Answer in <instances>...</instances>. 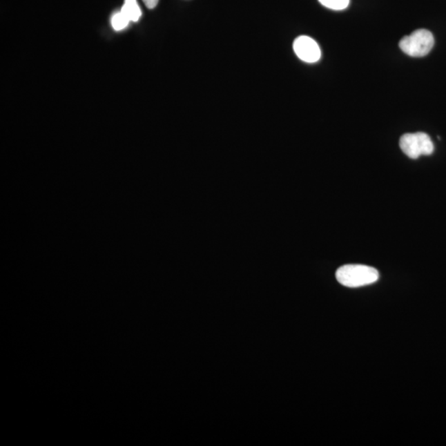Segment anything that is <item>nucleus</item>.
Wrapping results in <instances>:
<instances>
[{
	"label": "nucleus",
	"mask_w": 446,
	"mask_h": 446,
	"mask_svg": "<svg viewBox=\"0 0 446 446\" xmlns=\"http://www.w3.org/2000/svg\"><path fill=\"white\" fill-rule=\"evenodd\" d=\"M294 52L300 60L308 63H315L321 58V49L316 41L308 36H300L294 41Z\"/></svg>",
	"instance_id": "4"
},
{
	"label": "nucleus",
	"mask_w": 446,
	"mask_h": 446,
	"mask_svg": "<svg viewBox=\"0 0 446 446\" xmlns=\"http://www.w3.org/2000/svg\"><path fill=\"white\" fill-rule=\"evenodd\" d=\"M399 146L403 153L411 159H418L420 155H430L434 151V144L431 137L424 133L403 135Z\"/></svg>",
	"instance_id": "3"
},
{
	"label": "nucleus",
	"mask_w": 446,
	"mask_h": 446,
	"mask_svg": "<svg viewBox=\"0 0 446 446\" xmlns=\"http://www.w3.org/2000/svg\"><path fill=\"white\" fill-rule=\"evenodd\" d=\"M434 43V37L430 31L418 29L411 35L403 37L399 43V48L408 56L422 57L431 52Z\"/></svg>",
	"instance_id": "2"
},
{
	"label": "nucleus",
	"mask_w": 446,
	"mask_h": 446,
	"mask_svg": "<svg viewBox=\"0 0 446 446\" xmlns=\"http://www.w3.org/2000/svg\"><path fill=\"white\" fill-rule=\"evenodd\" d=\"M143 2H144L147 8L153 10V8L157 7L159 0H143Z\"/></svg>",
	"instance_id": "8"
},
{
	"label": "nucleus",
	"mask_w": 446,
	"mask_h": 446,
	"mask_svg": "<svg viewBox=\"0 0 446 446\" xmlns=\"http://www.w3.org/2000/svg\"><path fill=\"white\" fill-rule=\"evenodd\" d=\"M323 6L332 10H343L350 4V0H319Z\"/></svg>",
	"instance_id": "7"
},
{
	"label": "nucleus",
	"mask_w": 446,
	"mask_h": 446,
	"mask_svg": "<svg viewBox=\"0 0 446 446\" xmlns=\"http://www.w3.org/2000/svg\"><path fill=\"white\" fill-rule=\"evenodd\" d=\"M336 280L349 288H359L378 281L380 275L376 269L364 264H346L338 269Z\"/></svg>",
	"instance_id": "1"
},
{
	"label": "nucleus",
	"mask_w": 446,
	"mask_h": 446,
	"mask_svg": "<svg viewBox=\"0 0 446 446\" xmlns=\"http://www.w3.org/2000/svg\"><path fill=\"white\" fill-rule=\"evenodd\" d=\"M121 12L127 17L130 22H137L142 16L141 8L137 0H125Z\"/></svg>",
	"instance_id": "5"
},
{
	"label": "nucleus",
	"mask_w": 446,
	"mask_h": 446,
	"mask_svg": "<svg viewBox=\"0 0 446 446\" xmlns=\"http://www.w3.org/2000/svg\"><path fill=\"white\" fill-rule=\"evenodd\" d=\"M129 23L130 20L121 11L112 17L111 23L115 31L124 30Z\"/></svg>",
	"instance_id": "6"
}]
</instances>
